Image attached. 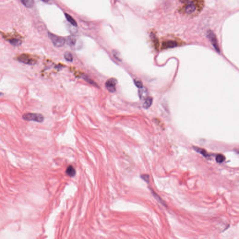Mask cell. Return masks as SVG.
<instances>
[{"label": "cell", "instance_id": "1", "mask_svg": "<svg viewBox=\"0 0 239 239\" xmlns=\"http://www.w3.org/2000/svg\"><path fill=\"white\" fill-rule=\"evenodd\" d=\"M22 118L26 121H34L37 122H42L45 120L42 115L37 113H27L22 116Z\"/></svg>", "mask_w": 239, "mask_h": 239}, {"label": "cell", "instance_id": "2", "mask_svg": "<svg viewBox=\"0 0 239 239\" xmlns=\"http://www.w3.org/2000/svg\"><path fill=\"white\" fill-rule=\"evenodd\" d=\"M48 36L54 46L57 47H62L63 46L66 42L65 39L64 38H63L59 37L53 34L49 33L48 34Z\"/></svg>", "mask_w": 239, "mask_h": 239}, {"label": "cell", "instance_id": "3", "mask_svg": "<svg viewBox=\"0 0 239 239\" xmlns=\"http://www.w3.org/2000/svg\"><path fill=\"white\" fill-rule=\"evenodd\" d=\"M207 37L209 39L211 43L212 44L213 47L214 48L215 50L216 51L220 53V49L219 47V44H218V40H217V37L216 36L215 34L214 33V32L212 31L209 30L208 31L207 33Z\"/></svg>", "mask_w": 239, "mask_h": 239}, {"label": "cell", "instance_id": "4", "mask_svg": "<svg viewBox=\"0 0 239 239\" xmlns=\"http://www.w3.org/2000/svg\"><path fill=\"white\" fill-rule=\"evenodd\" d=\"M18 60L19 62L23 63L25 64L30 65H33L37 63V60L31 57L30 55L28 54H22L18 56Z\"/></svg>", "mask_w": 239, "mask_h": 239}, {"label": "cell", "instance_id": "5", "mask_svg": "<svg viewBox=\"0 0 239 239\" xmlns=\"http://www.w3.org/2000/svg\"><path fill=\"white\" fill-rule=\"evenodd\" d=\"M116 83H117V81L115 78H109L106 81L105 86L109 92L114 93L116 91Z\"/></svg>", "mask_w": 239, "mask_h": 239}, {"label": "cell", "instance_id": "6", "mask_svg": "<svg viewBox=\"0 0 239 239\" xmlns=\"http://www.w3.org/2000/svg\"><path fill=\"white\" fill-rule=\"evenodd\" d=\"M178 43L174 40H168L165 41L162 43V48L163 49L173 48L178 46Z\"/></svg>", "mask_w": 239, "mask_h": 239}, {"label": "cell", "instance_id": "7", "mask_svg": "<svg viewBox=\"0 0 239 239\" xmlns=\"http://www.w3.org/2000/svg\"><path fill=\"white\" fill-rule=\"evenodd\" d=\"M139 95L141 100H145L147 98L148 95L147 89L144 87L140 88L139 90Z\"/></svg>", "mask_w": 239, "mask_h": 239}, {"label": "cell", "instance_id": "8", "mask_svg": "<svg viewBox=\"0 0 239 239\" xmlns=\"http://www.w3.org/2000/svg\"><path fill=\"white\" fill-rule=\"evenodd\" d=\"M193 149L202 155L204 158H209L210 156L207 153V151L204 150V149H202L201 148L197 147H193Z\"/></svg>", "mask_w": 239, "mask_h": 239}, {"label": "cell", "instance_id": "9", "mask_svg": "<svg viewBox=\"0 0 239 239\" xmlns=\"http://www.w3.org/2000/svg\"><path fill=\"white\" fill-rule=\"evenodd\" d=\"M65 172L68 176L74 177L76 174L75 169L72 165H70L67 167Z\"/></svg>", "mask_w": 239, "mask_h": 239}, {"label": "cell", "instance_id": "10", "mask_svg": "<svg viewBox=\"0 0 239 239\" xmlns=\"http://www.w3.org/2000/svg\"><path fill=\"white\" fill-rule=\"evenodd\" d=\"M151 38L152 40L153 43L154 45L155 49L156 50H158L159 45V43L158 39V38L156 36V34L154 33H151Z\"/></svg>", "mask_w": 239, "mask_h": 239}, {"label": "cell", "instance_id": "11", "mask_svg": "<svg viewBox=\"0 0 239 239\" xmlns=\"http://www.w3.org/2000/svg\"><path fill=\"white\" fill-rule=\"evenodd\" d=\"M153 99L151 97H147L146 99L145 100L144 102L143 107L145 109H148L149 108L151 107V106L152 103Z\"/></svg>", "mask_w": 239, "mask_h": 239}, {"label": "cell", "instance_id": "12", "mask_svg": "<svg viewBox=\"0 0 239 239\" xmlns=\"http://www.w3.org/2000/svg\"><path fill=\"white\" fill-rule=\"evenodd\" d=\"M65 41L70 46H74L75 45L76 39L73 36H69V37L66 38V39H65Z\"/></svg>", "mask_w": 239, "mask_h": 239}, {"label": "cell", "instance_id": "13", "mask_svg": "<svg viewBox=\"0 0 239 239\" xmlns=\"http://www.w3.org/2000/svg\"><path fill=\"white\" fill-rule=\"evenodd\" d=\"M22 3L28 8L32 7L34 5V0H20Z\"/></svg>", "mask_w": 239, "mask_h": 239}, {"label": "cell", "instance_id": "14", "mask_svg": "<svg viewBox=\"0 0 239 239\" xmlns=\"http://www.w3.org/2000/svg\"><path fill=\"white\" fill-rule=\"evenodd\" d=\"M65 17H66L67 20L68 21L71 25H72L74 26H76L77 25V24L75 20H74V19H73L71 15H69L68 14L66 13L65 14Z\"/></svg>", "mask_w": 239, "mask_h": 239}, {"label": "cell", "instance_id": "15", "mask_svg": "<svg viewBox=\"0 0 239 239\" xmlns=\"http://www.w3.org/2000/svg\"><path fill=\"white\" fill-rule=\"evenodd\" d=\"M9 43L14 46H19L21 45L22 41L18 39L13 38L10 40Z\"/></svg>", "mask_w": 239, "mask_h": 239}, {"label": "cell", "instance_id": "16", "mask_svg": "<svg viewBox=\"0 0 239 239\" xmlns=\"http://www.w3.org/2000/svg\"><path fill=\"white\" fill-rule=\"evenodd\" d=\"M216 161L217 163H222L225 160V157L221 154H219L216 157Z\"/></svg>", "mask_w": 239, "mask_h": 239}, {"label": "cell", "instance_id": "17", "mask_svg": "<svg viewBox=\"0 0 239 239\" xmlns=\"http://www.w3.org/2000/svg\"><path fill=\"white\" fill-rule=\"evenodd\" d=\"M64 58L65 60L67 61L71 62L73 60L72 54L70 52H65L64 54Z\"/></svg>", "mask_w": 239, "mask_h": 239}, {"label": "cell", "instance_id": "18", "mask_svg": "<svg viewBox=\"0 0 239 239\" xmlns=\"http://www.w3.org/2000/svg\"><path fill=\"white\" fill-rule=\"evenodd\" d=\"M151 192L153 194V195L155 197V198H156V199H157V200H158L159 202L161 203H162V204H164V202H163V201H162L161 198L157 194V193H156L155 191H153V190H152Z\"/></svg>", "mask_w": 239, "mask_h": 239}, {"label": "cell", "instance_id": "19", "mask_svg": "<svg viewBox=\"0 0 239 239\" xmlns=\"http://www.w3.org/2000/svg\"><path fill=\"white\" fill-rule=\"evenodd\" d=\"M141 177L147 183H149L150 182V177L147 174H143L141 175Z\"/></svg>", "mask_w": 239, "mask_h": 239}, {"label": "cell", "instance_id": "20", "mask_svg": "<svg viewBox=\"0 0 239 239\" xmlns=\"http://www.w3.org/2000/svg\"><path fill=\"white\" fill-rule=\"evenodd\" d=\"M134 84H135L136 87H138L139 88L143 87V83L141 81L136 80V81H134Z\"/></svg>", "mask_w": 239, "mask_h": 239}, {"label": "cell", "instance_id": "21", "mask_svg": "<svg viewBox=\"0 0 239 239\" xmlns=\"http://www.w3.org/2000/svg\"><path fill=\"white\" fill-rule=\"evenodd\" d=\"M42 1L45 2H47L49 1V0H42Z\"/></svg>", "mask_w": 239, "mask_h": 239}]
</instances>
